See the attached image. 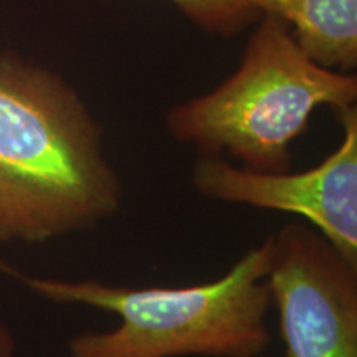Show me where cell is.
Segmentation results:
<instances>
[{
  "instance_id": "2",
  "label": "cell",
  "mask_w": 357,
  "mask_h": 357,
  "mask_svg": "<svg viewBox=\"0 0 357 357\" xmlns=\"http://www.w3.org/2000/svg\"><path fill=\"white\" fill-rule=\"evenodd\" d=\"M271 235L220 278L190 287L129 288L96 280L32 278L0 260L38 296L61 305L113 312L119 326L70 341V357H260L271 342L266 275Z\"/></svg>"
},
{
  "instance_id": "7",
  "label": "cell",
  "mask_w": 357,
  "mask_h": 357,
  "mask_svg": "<svg viewBox=\"0 0 357 357\" xmlns=\"http://www.w3.org/2000/svg\"><path fill=\"white\" fill-rule=\"evenodd\" d=\"M204 32L231 37L253 24L260 13L247 0H167Z\"/></svg>"
},
{
  "instance_id": "5",
  "label": "cell",
  "mask_w": 357,
  "mask_h": 357,
  "mask_svg": "<svg viewBox=\"0 0 357 357\" xmlns=\"http://www.w3.org/2000/svg\"><path fill=\"white\" fill-rule=\"evenodd\" d=\"M342 142L316 167L303 172H260L225 159L200 155L190 172L194 189L225 204L300 215L357 265V111L336 113Z\"/></svg>"
},
{
  "instance_id": "8",
  "label": "cell",
  "mask_w": 357,
  "mask_h": 357,
  "mask_svg": "<svg viewBox=\"0 0 357 357\" xmlns=\"http://www.w3.org/2000/svg\"><path fill=\"white\" fill-rule=\"evenodd\" d=\"M0 357H15V342L2 323H0Z\"/></svg>"
},
{
  "instance_id": "3",
  "label": "cell",
  "mask_w": 357,
  "mask_h": 357,
  "mask_svg": "<svg viewBox=\"0 0 357 357\" xmlns=\"http://www.w3.org/2000/svg\"><path fill=\"white\" fill-rule=\"evenodd\" d=\"M357 100L354 73L324 68L293 37L291 26L265 15L250 37L242 63L213 91L169 111L176 141L197 147L204 158L223 153L260 172H287L291 144L319 106L334 113Z\"/></svg>"
},
{
  "instance_id": "1",
  "label": "cell",
  "mask_w": 357,
  "mask_h": 357,
  "mask_svg": "<svg viewBox=\"0 0 357 357\" xmlns=\"http://www.w3.org/2000/svg\"><path fill=\"white\" fill-rule=\"evenodd\" d=\"M102 129L63 78L0 53V242L43 243L121 211Z\"/></svg>"
},
{
  "instance_id": "4",
  "label": "cell",
  "mask_w": 357,
  "mask_h": 357,
  "mask_svg": "<svg viewBox=\"0 0 357 357\" xmlns=\"http://www.w3.org/2000/svg\"><path fill=\"white\" fill-rule=\"evenodd\" d=\"M266 284L284 357H357V265L310 223L271 234Z\"/></svg>"
},
{
  "instance_id": "6",
  "label": "cell",
  "mask_w": 357,
  "mask_h": 357,
  "mask_svg": "<svg viewBox=\"0 0 357 357\" xmlns=\"http://www.w3.org/2000/svg\"><path fill=\"white\" fill-rule=\"evenodd\" d=\"M258 13L293 26L301 50L324 68L351 73L357 66V0H247Z\"/></svg>"
}]
</instances>
